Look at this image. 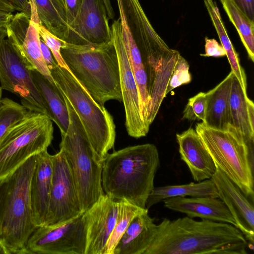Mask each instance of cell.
I'll use <instances>...</instances> for the list:
<instances>
[{"label":"cell","mask_w":254,"mask_h":254,"mask_svg":"<svg viewBox=\"0 0 254 254\" xmlns=\"http://www.w3.org/2000/svg\"><path fill=\"white\" fill-rule=\"evenodd\" d=\"M239 8L254 21V0H234Z\"/></svg>","instance_id":"d590c367"},{"label":"cell","mask_w":254,"mask_h":254,"mask_svg":"<svg viewBox=\"0 0 254 254\" xmlns=\"http://www.w3.org/2000/svg\"><path fill=\"white\" fill-rule=\"evenodd\" d=\"M37 154L0 179V241L8 254H28L26 245L37 228L29 191Z\"/></svg>","instance_id":"3957f363"},{"label":"cell","mask_w":254,"mask_h":254,"mask_svg":"<svg viewBox=\"0 0 254 254\" xmlns=\"http://www.w3.org/2000/svg\"><path fill=\"white\" fill-rule=\"evenodd\" d=\"M219 193V198L225 203L233 217L236 227L244 234L248 247L254 250V209L253 202L220 169L211 178Z\"/></svg>","instance_id":"9a60e30c"},{"label":"cell","mask_w":254,"mask_h":254,"mask_svg":"<svg viewBox=\"0 0 254 254\" xmlns=\"http://www.w3.org/2000/svg\"><path fill=\"white\" fill-rule=\"evenodd\" d=\"M37 162L30 184V199L34 223L37 228L46 224L52 185V155L47 150L37 154Z\"/></svg>","instance_id":"e0dca14e"},{"label":"cell","mask_w":254,"mask_h":254,"mask_svg":"<svg viewBox=\"0 0 254 254\" xmlns=\"http://www.w3.org/2000/svg\"><path fill=\"white\" fill-rule=\"evenodd\" d=\"M38 30L41 38L51 50L58 65L69 70L61 53V49L64 41L50 33L41 24L38 25Z\"/></svg>","instance_id":"1f68e13d"},{"label":"cell","mask_w":254,"mask_h":254,"mask_svg":"<svg viewBox=\"0 0 254 254\" xmlns=\"http://www.w3.org/2000/svg\"><path fill=\"white\" fill-rule=\"evenodd\" d=\"M189 67L188 62L180 55L169 80L166 95L174 89L191 81Z\"/></svg>","instance_id":"4dcf8cb0"},{"label":"cell","mask_w":254,"mask_h":254,"mask_svg":"<svg viewBox=\"0 0 254 254\" xmlns=\"http://www.w3.org/2000/svg\"><path fill=\"white\" fill-rule=\"evenodd\" d=\"M53 132V121L48 116L28 111L0 142V179L32 156L47 150Z\"/></svg>","instance_id":"ba28073f"},{"label":"cell","mask_w":254,"mask_h":254,"mask_svg":"<svg viewBox=\"0 0 254 254\" xmlns=\"http://www.w3.org/2000/svg\"><path fill=\"white\" fill-rule=\"evenodd\" d=\"M25 13L18 12L5 26L8 39L32 70H36L56 84L42 55L38 25Z\"/></svg>","instance_id":"4fadbf2b"},{"label":"cell","mask_w":254,"mask_h":254,"mask_svg":"<svg viewBox=\"0 0 254 254\" xmlns=\"http://www.w3.org/2000/svg\"><path fill=\"white\" fill-rule=\"evenodd\" d=\"M230 109L231 125L239 131L248 142H254V104L248 95L244 93L233 73L230 96Z\"/></svg>","instance_id":"603a6c76"},{"label":"cell","mask_w":254,"mask_h":254,"mask_svg":"<svg viewBox=\"0 0 254 254\" xmlns=\"http://www.w3.org/2000/svg\"><path fill=\"white\" fill-rule=\"evenodd\" d=\"M62 95L68 112L69 124L66 131L61 133L60 150L69 165L81 210L84 212L105 193L102 186V165L95 160L91 144L77 115L66 97Z\"/></svg>","instance_id":"52a82bcc"},{"label":"cell","mask_w":254,"mask_h":254,"mask_svg":"<svg viewBox=\"0 0 254 254\" xmlns=\"http://www.w3.org/2000/svg\"><path fill=\"white\" fill-rule=\"evenodd\" d=\"M205 53L201 54L203 57H221L226 55V51L223 46L215 39L205 38Z\"/></svg>","instance_id":"836d02e7"},{"label":"cell","mask_w":254,"mask_h":254,"mask_svg":"<svg viewBox=\"0 0 254 254\" xmlns=\"http://www.w3.org/2000/svg\"><path fill=\"white\" fill-rule=\"evenodd\" d=\"M0 82L1 89L17 95L29 111L49 117L46 104L34 83L32 69L11 42L5 38L0 41Z\"/></svg>","instance_id":"9c48e42d"},{"label":"cell","mask_w":254,"mask_h":254,"mask_svg":"<svg viewBox=\"0 0 254 254\" xmlns=\"http://www.w3.org/2000/svg\"><path fill=\"white\" fill-rule=\"evenodd\" d=\"M13 14L0 9V27H5L10 21Z\"/></svg>","instance_id":"74e56055"},{"label":"cell","mask_w":254,"mask_h":254,"mask_svg":"<svg viewBox=\"0 0 254 254\" xmlns=\"http://www.w3.org/2000/svg\"><path fill=\"white\" fill-rule=\"evenodd\" d=\"M159 164V152L153 144L128 146L108 153L101 176L104 193L146 208Z\"/></svg>","instance_id":"7a4b0ae2"},{"label":"cell","mask_w":254,"mask_h":254,"mask_svg":"<svg viewBox=\"0 0 254 254\" xmlns=\"http://www.w3.org/2000/svg\"><path fill=\"white\" fill-rule=\"evenodd\" d=\"M34 83L47 106L49 117L59 127L61 133L65 132L69 124V115L64 97L56 84L36 70H32Z\"/></svg>","instance_id":"cb8c5ba5"},{"label":"cell","mask_w":254,"mask_h":254,"mask_svg":"<svg viewBox=\"0 0 254 254\" xmlns=\"http://www.w3.org/2000/svg\"><path fill=\"white\" fill-rule=\"evenodd\" d=\"M213 25L219 38L221 45L225 49L231 66V71L238 80L244 92L247 93V77L241 65L238 54L236 52L228 35L222 21L219 9L213 0H203Z\"/></svg>","instance_id":"484cf974"},{"label":"cell","mask_w":254,"mask_h":254,"mask_svg":"<svg viewBox=\"0 0 254 254\" xmlns=\"http://www.w3.org/2000/svg\"><path fill=\"white\" fill-rule=\"evenodd\" d=\"M0 9L12 13L15 10L12 4L7 0H0Z\"/></svg>","instance_id":"f35d334b"},{"label":"cell","mask_w":254,"mask_h":254,"mask_svg":"<svg viewBox=\"0 0 254 254\" xmlns=\"http://www.w3.org/2000/svg\"><path fill=\"white\" fill-rule=\"evenodd\" d=\"M230 21L237 29L249 58L254 62V21L236 4L234 0H220Z\"/></svg>","instance_id":"4316f807"},{"label":"cell","mask_w":254,"mask_h":254,"mask_svg":"<svg viewBox=\"0 0 254 254\" xmlns=\"http://www.w3.org/2000/svg\"><path fill=\"white\" fill-rule=\"evenodd\" d=\"M195 130L216 166L253 201L254 142H248L231 125L223 130L199 123Z\"/></svg>","instance_id":"8992f818"},{"label":"cell","mask_w":254,"mask_h":254,"mask_svg":"<svg viewBox=\"0 0 254 254\" xmlns=\"http://www.w3.org/2000/svg\"><path fill=\"white\" fill-rule=\"evenodd\" d=\"M103 0H82L77 23L66 43L100 45L109 43L112 32Z\"/></svg>","instance_id":"5bb4252c"},{"label":"cell","mask_w":254,"mask_h":254,"mask_svg":"<svg viewBox=\"0 0 254 254\" xmlns=\"http://www.w3.org/2000/svg\"><path fill=\"white\" fill-rule=\"evenodd\" d=\"M61 53L69 71L98 104L122 102L118 59L112 41L82 45L64 41Z\"/></svg>","instance_id":"277c9868"},{"label":"cell","mask_w":254,"mask_h":254,"mask_svg":"<svg viewBox=\"0 0 254 254\" xmlns=\"http://www.w3.org/2000/svg\"><path fill=\"white\" fill-rule=\"evenodd\" d=\"M60 92L77 115L91 144L95 160L103 165L108 151L114 145L116 127L111 115L98 104L66 68L58 65L49 69Z\"/></svg>","instance_id":"5b68a950"},{"label":"cell","mask_w":254,"mask_h":254,"mask_svg":"<svg viewBox=\"0 0 254 254\" xmlns=\"http://www.w3.org/2000/svg\"><path fill=\"white\" fill-rule=\"evenodd\" d=\"M232 72L216 86L206 93V107L204 121L207 127L226 130L231 125L230 96Z\"/></svg>","instance_id":"7402d4cb"},{"label":"cell","mask_w":254,"mask_h":254,"mask_svg":"<svg viewBox=\"0 0 254 254\" xmlns=\"http://www.w3.org/2000/svg\"><path fill=\"white\" fill-rule=\"evenodd\" d=\"M84 212L59 224L37 228L28 240V254H85L86 224Z\"/></svg>","instance_id":"30bf717a"},{"label":"cell","mask_w":254,"mask_h":254,"mask_svg":"<svg viewBox=\"0 0 254 254\" xmlns=\"http://www.w3.org/2000/svg\"><path fill=\"white\" fill-rule=\"evenodd\" d=\"M7 36L6 30L5 27H0V41Z\"/></svg>","instance_id":"60d3db41"},{"label":"cell","mask_w":254,"mask_h":254,"mask_svg":"<svg viewBox=\"0 0 254 254\" xmlns=\"http://www.w3.org/2000/svg\"><path fill=\"white\" fill-rule=\"evenodd\" d=\"M0 254H8L7 251L5 248L0 241Z\"/></svg>","instance_id":"b9f144b4"},{"label":"cell","mask_w":254,"mask_h":254,"mask_svg":"<svg viewBox=\"0 0 254 254\" xmlns=\"http://www.w3.org/2000/svg\"><path fill=\"white\" fill-rule=\"evenodd\" d=\"M14 6L16 10L22 12L30 17L31 16V7L28 0H7Z\"/></svg>","instance_id":"8d00e7d4"},{"label":"cell","mask_w":254,"mask_h":254,"mask_svg":"<svg viewBox=\"0 0 254 254\" xmlns=\"http://www.w3.org/2000/svg\"><path fill=\"white\" fill-rule=\"evenodd\" d=\"M242 232L227 223L164 218L144 254H247Z\"/></svg>","instance_id":"6da1fadb"},{"label":"cell","mask_w":254,"mask_h":254,"mask_svg":"<svg viewBox=\"0 0 254 254\" xmlns=\"http://www.w3.org/2000/svg\"><path fill=\"white\" fill-rule=\"evenodd\" d=\"M119 200L104 193L85 211L86 224L85 254H104L114 228Z\"/></svg>","instance_id":"2e32d148"},{"label":"cell","mask_w":254,"mask_h":254,"mask_svg":"<svg viewBox=\"0 0 254 254\" xmlns=\"http://www.w3.org/2000/svg\"><path fill=\"white\" fill-rule=\"evenodd\" d=\"M157 230L148 210L135 216L117 244L113 254H144Z\"/></svg>","instance_id":"44dd1931"},{"label":"cell","mask_w":254,"mask_h":254,"mask_svg":"<svg viewBox=\"0 0 254 254\" xmlns=\"http://www.w3.org/2000/svg\"><path fill=\"white\" fill-rule=\"evenodd\" d=\"M206 107V93L199 92L190 98L183 112V119L204 121Z\"/></svg>","instance_id":"f546056e"},{"label":"cell","mask_w":254,"mask_h":254,"mask_svg":"<svg viewBox=\"0 0 254 254\" xmlns=\"http://www.w3.org/2000/svg\"><path fill=\"white\" fill-rule=\"evenodd\" d=\"M40 48L43 58L49 69L57 65L58 64L51 50L41 38L40 39Z\"/></svg>","instance_id":"e575fe53"},{"label":"cell","mask_w":254,"mask_h":254,"mask_svg":"<svg viewBox=\"0 0 254 254\" xmlns=\"http://www.w3.org/2000/svg\"><path fill=\"white\" fill-rule=\"evenodd\" d=\"M163 201L166 208L186 214L189 217L227 223L236 227L233 217L219 198L177 196Z\"/></svg>","instance_id":"d6986e66"},{"label":"cell","mask_w":254,"mask_h":254,"mask_svg":"<svg viewBox=\"0 0 254 254\" xmlns=\"http://www.w3.org/2000/svg\"><path fill=\"white\" fill-rule=\"evenodd\" d=\"M209 196L219 198L217 188L212 179L198 183H190L181 185H170L154 187L146 202L148 210L163 200L173 197Z\"/></svg>","instance_id":"d4e9b609"},{"label":"cell","mask_w":254,"mask_h":254,"mask_svg":"<svg viewBox=\"0 0 254 254\" xmlns=\"http://www.w3.org/2000/svg\"><path fill=\"white\" fill-rule=\"evenodd\" d=\"M28 110L23 105L5 98L0 100V142L14 125L23 119Z\"/></svg>","instance_id":"f1b7e54d"},{"label":"cell","mask_w":254,"mask_h":254,"mask_svg":"<svg viewBox=\"0 0 254 254\" xmlns=\"http://www.w3.org/2000/svg\"><path fill=\"white\" fill-rule=\"evenodd\" d=\"M70 31L75 27L79 16L82 0H64Z\"/></svg>","instance_id":"d6a6232c"},{"label":"cell","mask_w":254,"mask_h":254,"mask_svg":"<svg viewBox=\"0 0 254 254\" xmlns=\"http://www.w3.org/2000/svg\"><path fill=\"white\" fill-rule=\"evenodd\" d=\"M28 0L31 7V20L41 24L56 37L66 42L70 28L64 0Z\"/></svg>","instance_id":"ffe728a7"},{"label":"cell","mask_w":254,"mask_h":254,"mask_svg":"<svg viewBox=\"0 0 254 254\" xmlns=\"http://www.w3.org/2000/svg\"><path fill=\"white\" fill-rule=\"evenodd\" d=\"M1 91H2V89H1V87H0V100L1 96Z\"/></svg>","instance_id":"7bdbcfd3"},{"label":"cell","mask_w":254,"mask_h":254,"mask_svg":"<svg viewBox=\"0 0 254 254\" xmlns=\"http://www.w3.org/2000/svg\"><path fill=\"white\" fill-rule=\"evenodd\" d=\"M181 159L188 166L193 180L211 179L216 166L199 135L192 128L176 134Z\"/></svg>","instance_id":"ac0fdd59"},{"label":"cell","mask_w":254,"mask_h":254,"mask_svg":"<svg viewBox=\"0 0 254 254\" xmlns=\"http://www.w3.org/2000/svg\"><path fill=\"white\" fill-rule=\"evenodd\" d=\"M103 1L104 3L109 19H113L115 17V13L110 0H103Z\"/></svg>","instance_id":"ab89813d"},{"label":"cell","mask_w":254,"mask_h":254,"mask_svg":"<svg viewBox=\"0 0 254 254\" xmlns=\"http://www.w3.org/2000/svg\"><path fill=\"white\" fill-rule=\"evenodd\" d=\"M146 210L126 200L119 201L118 214L114 228L109 238L104 254H113L119 241L134 217Z\"/></svg>","instance_id":"83f0119b"},{"label":"cell","mask_w":254,"mask_h":254,"mask_svg":"<svg viewBox=\"0 0 254 254\" xmlns=\"http://www.w3.org/2000/svg\"><path fill=\"white\" fill-rule=\"evenodd\" d=\"M111 29L112 40L118 59L126 129L129 136L139 138L146 136L149 129L141 116L138 89L124 45L119 18L113 21Z\"/></svg>","instance_id":"7c38bea8"},{"label":"cell","mask_w":254,"mask_h":254,"mask_svg":"<svg viewBox=\"0 0 254 254\" xmlns=\"http://www.w3.org/2000/svg\"><path fill=\"white\" fill-rule=\"evenodd\" d=\"M53 172L45 225L59 224L73 219L81 210L72 174L63 152L52 155Z\"/></svg>","instance_id":"8fae6325"}]
</instances>
